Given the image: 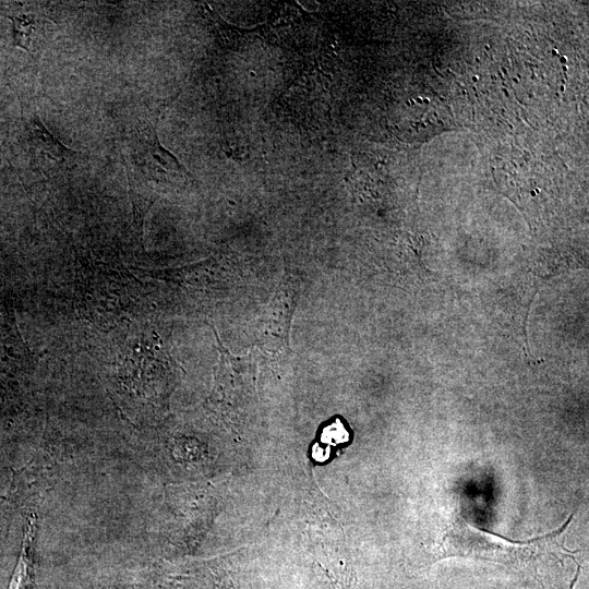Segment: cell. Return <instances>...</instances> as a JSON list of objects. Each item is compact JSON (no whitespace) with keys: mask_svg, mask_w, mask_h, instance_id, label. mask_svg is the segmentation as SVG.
Listing matches in <instances>:
<instances>
[{"mask_svg":"<svg viewBox=\"0 0 589 589\" xmlns=\"http://www.w3.org/2000/svg\"><path fill=\"white\" fill-rule=\"evenodd\" d=\"M155 122L137 121L129 141L132 167L146 178L161 182H180L191 178L188 169L159 142Z\"/></svg>","mask_w":589,"mask_h":589,"instance_id":"obj_1","label":"cell"},{"mask_svg":"<svg viewBox=\"0 0 589 589\" xmlns=\"http://www.w3.org/2000/svg\"><path fill=\"white\" fill-rule=\"evenodd\" d=\"M352 441V431L341 418L327 421L317 434L311 455L315 462L325 464L335 458Z\"/></svg>","mask_w":589,"mask_h":589,"instance_id":"obj_2","label":"cell"},{"mask_svg":"<svg viewBox=\"0 0 589 589\" xmlns=\"http://www.w3.org/2000/svg\"><path fill=\"white\" fill-rule=\"evenodd\" d=\"M36 524L31 519L25 531L22 554L15 568L9 589H33L35 580L34 548Z\"/></svg>","mask_w":589,"mask_h":589,"instance_id":"obj_3","label":"cell"},{"mask_svg":"<svg viewBox=\"0 0 589 589\" xmlns=\"http://www.w3.org/2000/svg\"><path fill=\"white\" fill-rule=\"evenodd\" d=\"M29 133L36 147L47 156L48 159L53 161H67L69 158H73L76 152L64 146L53 134H51L37 116H35L29 123Z\"/></svg>","mask_w":589,"mask_h":589,"instance_id":"obj_4","label":"cell"},{"mask_svg":"<svg viewBox=\"0 0 589 589\" xmlns=\"http://www.w3.org/2000/svg\"><path fill=\"white\" fill-rule=\"evenodd\" d=\"M11 20L14 46H19L25 50H28L32 41V35L35 29L34 17L24 14L20 16H13L11 17Z\"/></svg>","mask_w":589,"mask_h":589,"instance_id":"obj_5","label":"cell"},{"mask_svg":"<svg viewBox=\"0 0 589 589\" xmlns=\"http://www.w3.org/2000/svg\"><path fill=\"white\" fill-rule=\"evenodd\" d=\"M570 589H573V586L570 587Z\"/></svg>","mask_w":589,"mask_h":589,"instance_id":"obj_6","label":"cell"}]
</instances>
